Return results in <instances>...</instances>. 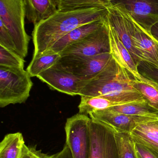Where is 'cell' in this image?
Listing matches in <instances>:
<instances>
[{"label":"cell","instance_id":"obj_30","mask_svg":"<svg viewBox=\"0 0 158 158\" xmlns=\"http://www.w3.org/2000/svg\"><path fill=\"white\" fill-rule=\"evenodd\" d=\"M53 158H73L68 147L65 143L63 149L57 154L53 155Z\"/></svg>","mask_w":158,"mask_h":158},{"label":"cell","instance_id":"obj_13","mask_svg":"<svg viewBox=\"0 0 158 158\" xmlns=\"http://www.w3.org/2000/svg\"><path fill=\"white\" fill-rule=\"evenodd\" d=\"M106 21L108 29L110 53L112 57L120 66L125 69L129 72L134 79L142 81H145L147 79L141 76L138 72L137 65L110 24L107 13L106 16Z\"/></svg>","mask_w":158,"mask_h":158},{"label":"cell","instance_id":"obj_3","mask_svg":"<svg viewBox=\"0 0 158 158\" xmlns=\"http://www.w3.org/2000/svg\"><path fill=\"white\" fill-rule=\"evenodd\" d=\"M31 78L24 69L0 66V107L25 103L33 85Z\"/></svg>","mask_w":158,"mask_h":158},{"label":"cell","instance_id":"obj_10","mask_svg":"<svg viewBox=\"0 0 158 158\" xmlns=\"http://www.w3.org/2000/svg\"><path fill=\"white\" fill-rule=\"evenodd\" d=\"M122 6L145 31L151 32L158 23V0H111Z\"/></svg>","mask_w":158,"mask_h":158},{"label":"cell","instance_id":"obj_19","mask_svg":"<svg viewBox=\"0 0 158 158\" xmlns=\"http://www.w3.org/2000/svg\"><path fill=\"white\" fill-rule=\"evenodd\" d=\"M127 103H119L111 101L101 97L81 96L80 103L79 105V113L90 115L97 110H102L115 106Z\"/></svg>","mask_w":158,"mask_h":158},{"label":"cell","instance_id":"obj_23","mask_svg":"<svg viewBox=\"0 0 158 158\" xmlns=\"http://www.w3.org/2000/svg\"><path fill=\"white\" fill-rule=\"evenodd\" d=\"M133 85L142 94L148 104L158 111V84L148 79L145 81H142L133 79Z\"/></svg>","mask_w":158,"mask_h":158},{"label":"cell","instance_id":"obj_22","mask_svg":"<svg viewBox=\"0 0 158 158\" xmlns=\"http://www.w3.org/2000/svg\"><path fill=\"white\" fill-rule=\"evenodd\" d=\"M61 58L58 53H46L32 59L27 69L31 77H37L41 73L54 65Z\"/></svg>","mask_w":158,"mask_h":158},{"label":"cell","instance_id":"obj_16","mask_svg":"<svg viewBox=\"0 0 158 158\" xmlns=\"http://www.w3.org/2000/svg\"><path fill=\"white\" fill-rule=\"evenodd\" d=\"M26 17L34 25L58 11L57 0H23Z\"/></svg>","mask_w":158,"mask_h":158},{"label":"cell","instance_id":"obj_17","mask_svg":"<svg viewBox=\"0 0 158 158\" xmlns=\"http://www.w3.org/2000/svg\"><path fill=\"white\" fill-rule=\"evenodd\" d=\"M130 134L135 143L146 146L158 153V118L139 124Z\"/></svg>","mask_w":158,"mask_h":158},{"label":"cell","instance_id":"obj_14","mask_svg":"<svg viewBox=\"0 0 158 158\" xmlns=\"http://www.w3.org/2000/svg\"><path fill=\"white\" fill-rule=\"evenodd\" d=\"M133 21L134 31L132 40L135 48L142 61H146L158 68V40L151 32L143 30L134 19Z\"/></svg>","mask_w":158,"mask_h":158},{"label":"cell","instance_id":"obj_28","mask_svg":"<svg viewBox=\"0 0 158 158\" xmlns=\"http://www.w3.org/2000/svg\"><path fill=\"white\" fill-rule=\"evenodd\" d=\"M53 155L43 153L41 150L36 148V145L24 146L20 158H53Z\"/></svg>","mask_w":158,"mask_h":158},{"label":"cell","instance_id":"obj_25","mask_svg":"<svg viewBox=\"0 0 158 158\" xmlns=\"http://www.w3.org/2000/svg\"><path fill=\"white\" fill-rule=\"evenodd\" d=\"M24 58L15 52L0 46V66L11 68L24 69Z\"/></svg>","mask_w":158,"mask_h":158},{"label":"cell","instance_id":"obj_21","mask_svg":"<svg viewBox=\"0 0 158 158\" xmlns=\"http://www.w3.org/2000/svg\"><path fill=\"white\" fill-rule=\"evenodd\" d=\"M58 11L99 7L107 10L112 5L111 0H57Z\"/></svg>","mask_w":158,"mask_h":158},{"label":"cell","instance_id":"obj_4","mask_svg":"<svg viewBox=\"0 0 158 158\" xmlns=\"http://www.w3.org/2000/svg\"><path fill=\"white\" fill-rule=\"evenodd\" d=\"M25 17L23 0H0V20L12 36L16 52L24 59L28 55L31 39L25 30Z\"/></svg>","mask_w":158,"mask_h":158},{"label":"cell","instance_id":"obj_24","mask_svg":"<svg viewBox=\"0 0 158 158\" xmlns=\"http://www.w3.org/2000/svg\"><path fill=\"white\" fill-rule=\"evenodd\" d=\"M115 137L119 158H138L135 143L130 134L117 131Z\"/></svg>","mask_w":158,"mask_h":158},{"label":"cell","instance_id":"obj_2","mask_svg":"<svg viewBox=\"0 0 158 158\" xmlns=\"http://www.w3.org/2000/svg\"><path fill=\"white\" fill-rule=\"evenodd\" d=\"M133 78L113 58L92 78L82 81L79 95L101 97L122 103L146 101L133 85Z\"/></svg>","mask_w":158,"mask_h":158},{"label":"cell","instance_id":"obj_11","mask_svg":"<svg viewBox=\"0 0 158 158\" xmlns=\"http://www.w3.org/2000/svg\"><path fill=\"white\" fill-rule=\"evenodd\" d=\"M37 77L52 90L70 96L79 95L82 81L64 69L58 62Z\"/></svg>","mask_w":158,"mask_h":158},{"label":"cell","instance_id":"obj_7","mask_svg":"<svg viewBox=\"0 0 158 158\" xmlns=\"http://www.w3.org/2000/svg\"><path fill=\"white\" fill-rule=\"evenodd\" d=\"M89 128L91 137L89 158H119L115 137L117 131L106 123L91 118Z\"/></svg>","mask_w":158,"mask_h":158},{"label":"cell","instance_id":"obj_27","mask_svg":"<svg viewBox=\"0 0 158 158\" xmlns=\"http://www.w3.org/2000/svg\"><path fill=\"white\" fill-rule=\"evenodd\" d=\"M0 46L16 52L15 46L12 36L6 26L1 20H0Z\"/></svg>","mask_w":158,"mask_h":158},{"label":"cell","instance_id":"obj_12","mask_svg":"<svg viewBox=\"0 0 158 158\" xmlns=\"http://www.w3.org/2000/svg\"><path fill=\"white\" fill-rule=\"evenodd\" d=\"M91 118L108 124L119 132L130 134L138 125L158 118H156L126 115L110 108L97 110L90 114Z\"/></svg>","mask_w":158,"mask_h":158},{"label":"cell","instance_id":"obj_29","mask_svg":"<svg viewBox=\"0 0 158 158\" xmlns=\"http://www.w3.org/2000/svg\"><path fill=\"white\" fill-rule=\"evenodd\" d=\"M135 150L138 158H158V153L150 148L135 143Z\"/></svg>","mask_w":158,"mask_h":158},{"label":"cell","instance_id":"obj_9","mask_svg":"<svg viewBox=\"0 0 158 158\" xmlns=\"http://www.w3.org/2000/svg\"><path fill=\"white\" fill-rule=\"evenodd\" d=\"M107 12L110 24L138 66L142 60L132 40L134 31L132 17L122 6L117 4L112 3L107 9Z\"/></svg>","mask_w":158,"mask_h":158},{"label":"cell","instance_id":"obj_5","mask_svg":"<svg viewBox=\"0 0 158 158\" xmlns=\"http://www.w3.org/2000/svg\"><path fill=\"white\" fill-rule=\"evenodd\" d=\"M90 119L88 116L79 113L67 119L65 127L66 144L73 158H90Z\"/></svg>","mask_w":158,"mask_h":158},{"label":"cell","instance_id":"obj_15","mask_svg":"<svg viewBox=\"0 0 158 158\" xmlns=\"http://www.w3.org/2000/svg\"><path fill=\"white\" fill-rule=\"evenodd\" d=\"M105 16L101 20L88 23L74 29L59 39L43 54L46 53H60L66 47L77 42L79 41L99 29L104 24Z\"/></svg>","mask_w":158,"mask_h":158},{"label":"cell","instance_id":"obj_1","mask_svg":"<svg viewBox=\"0 0 158 158\" xmlns=\"http://www.w3.org/2000/svg\"><path fill=\"white\" fill-rule=\"evenodd\" d=\"M107 13L106 9L99 7L58 11L34 25L32 34L34 45L32 59L42 55L54 44L74 29L101 20Z\"/></svg>","mask_w":158,"mask_h":158},{"label":"cell","instance_id":"obj_20","mask_svg":"<svg viewBox=\"0 0 158 158\" xmlns=\"http://www.w3.org/2000/svg\"><path fill=\"white\" fill-rule=\"evenodd\" d=\"M109 108L126 115L158 118V110L152 108L147 101L127 103Z\"/></svg>","mask_w":158,"mask_h":158},{"label":"cell","instance_id":"obj_8","mask_svg":"<svg viewBox=\"0 0 158 158\" xmlns=\"http://www.w3.org/2000/svg\"><path fill=\"white\" fill-rule=\"evenodd\" d=\"M106 16L104 24L99 29L79 41L66 47L59 53L61 56H91L103 53L110 52Z\"/></svg>","mask_w":158,"mask_h":158},{"label":"cell","instance_id":"obj_6","mask_svg":"<svg viewBox=\"0 0 158 158\" xmlns=\"http://www.w3.org/2000/svg\"><path fill=\"white\" fill-rule=\"evenodd\" d=\"M110 52L91 56H66L58 63L62 68L81 81L92 78L103 70L113 59Z\"/></svg>","mask_w":158,"mask_h":158},{"label":"cell","instance_id":"obj_26","mask_svg":"<svg viewBox=\"0 0 158 158\" xmlns=\"http://www.w3.org/2000/svg\"><path fill=\"white\" fill-rule=\"evenodd\" d=\"M137 67L138 72L141 76L158 84V68L146 61H140Z\"/></svg>","mask_w":158,"mask_h":158},{"label":"cell","instance_id":"obj_18","mask_svg":"<svg viewBox=\"0 0 158 158\" xmlns=\"http://www.w3.org/2000/svg\"><path fill=\"white\" fill-rule=\"evenodd\" d=\"M25 144L21 133L7 134L0 143V158H20Z\"/></svg>","mask_w":158,"mask_h":158},{"label":"cell","instance_id":"obj_31","mask_svg":"<svg viewBox=\"0 0 158 158\" xmlns=\"http://www.w3.org/2000/svg\"><path fill=\"white\" fill-rule=\"evenodd\" d=\"M151 31L152 35L158 40V23L152 27Z\"/></svg>","mask_w":158,"mask_h":158}]
</instances>
